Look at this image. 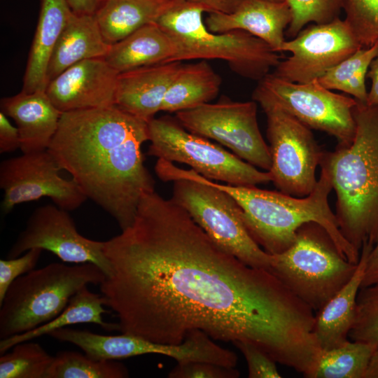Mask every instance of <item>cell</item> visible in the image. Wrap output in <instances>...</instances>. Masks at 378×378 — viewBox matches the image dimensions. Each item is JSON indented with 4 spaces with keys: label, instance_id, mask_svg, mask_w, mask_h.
Returning <instances> with one entry per match:
<instances>
[{
    "label": "cell",
    "instance_id": "6da1fadb",
    "mask_svg": "<svg viewBox=\"0 0 378 378\" xmlns=\"http://www.w3.org/2000/svg\"><path fill=\"white\" fill-rule=\"evenodd\" d=\"M104 250L111 272L100 290L122 333L178 344L198 330L213 340L251 343L297 372L318 351L307 303L270 270L225 251L155 191L142 197L132 224Z\"/></svg>",
    "mask_w": 378,
    "mask_h": 378
},
{
    "label": "cell",
    "instance_id": "7a4b0ae2",
    "mask_svg": "<svg viewBox=\"0 0 378 378\" xmlns=\"http://www.w3.org/2000/svg\"><path fill=\"white\" fill-rule=\"evenodd\" d=\"M146 141L148 123L113 106L62 113L48 150L122 231L142 197L155 191L141 151Z\"/></svg>",
    "mask_w": 378,
    "mask_h": 378
},
{
    "label": "cell",
    "instance_id": "3957f363",
    "mask_svg": "<svg viewBox=\"0 0 378 378\" xmlns=\"http://www.w3.org/2000/svg\"><path fill=\"white\" fill-rule=\"evenodd\" d=\"M356 132L349 145L325 151L320 165L328 169L336 192L335 216L345 239L360 251L378 238V104L356 102Z\"/></svg>",
    "mask_w": 378,
    "mask_h": 378
},
{
    "label": "cell",
    "instance_id": "277c9868",
    "mask_svg": "<svg viewBox=\"0 0 378 378\" xmlns=\"http://www.w3.org/2000/svg\"><path fill=\"white\" fill-rule=\"evenodd\" d=\"M320 166L321 175L314 189L304 197L263 190L256 186H232L211 181L237 201L248 232L269 254H279L288 249L294 242L298 229L313 221L326 230L349 262L357 264L360 253L340 230L335 214L328 204V195L332 190L330 176L326 167Z\"/></svg>",
    "mask_w": 378,
    "mask_h": 378
},
{
    "label": "cell",
    "instance_id": "5b68a950",
    "mask_svg": "<svg viewBox=\"0 0 378 378\" xmlns=\"http://www.w3.org/2000/svg\"><path fill=\"white\" fill-rule=\"evenodd\" d=\"M155 171L163 181L173 182L171 200L182 207L211 239L246 265L271 270L272 256L248 232L237 201L192 169L158 159Z\"/></svg>",
    "mask_w": 378,
    "mask_h": 378
},
{
    "label": "cell",
    "instance_id": "8992f818",
    "mask_svg": "<svg viewBox=\"0 0 378 378\" xmlns=\"http://www.w3.org/2000/svg\"><path fill=\"white\" fill-rule=\"evenodd\" d=\"M204 12L196 4L175 0L156 20L174 41L176 53L172 62L220 59L237 74L258 81L280 62L279 52L247 31H209L203 21Z\"/></svg>",
    "mask_w": 378,
    "mask_h": 378
},
{
    "label": "cell",
    "instance_id": "52a82bcc",
    "mask_svg": "<svg viewBox=\"0 0 378 378\" xmlns=\"http://www.w3.org/2000/svg\"><path fill=\"white\" fill-rule=\"evenodd\" d=\"M103 270L92 262H51L16 279L0 303V338L29 331L56 317L88 284H100Z\"/></svg>",
    "mask_w": 378,
    "mask_h": 378
},
{
    "label": "cell",
    "instance_id": "ba28073f",
    "mask_svg": "<svg viewBox=\"0 0 378 378\" xmlns=\"http://www.w3.org/2000/svg\"><path fill=\"white\" fill-rule=\"evenodd\" d=\"M272 256L270 271L314 312L350 280L357 267L341 253L326 230L313 221L298 229L288 249Z\"/></svg>",
    "mask_w": 378,
    "mask_h": 378
},
{
    "label": "cell",
    "instance_id": "9c48e42d",
    "mask_svg": "<svg viewBox=\"0 0 378 378\" xmlns=\"http://www.w3.org/2000/svg\"><path fill=\"white\" fill-rule=\"evenodd\" d=\"M148 155L184 163L211 181L250 186L272 182L269 172H261L206 138L185 129L176 120L164 116L148 122Z\"/></svg>",
    "mask_w": 378,
    "mask_h": 378
},
{
    "label": "cell",
    "instance_id": "30bf717a",
    "mask_svg": "<svg viewBox=\"0 0 378 378\" xmlns=\"http://www.w3.org/2000/svg\"><path fill=\"white\" fill-rule=\"evenodd\" d=\"M253 99L267 118L272 182L283 193L297 197L309 195L317 183L316 169L325 151L309 127L267 98L253 95Z\"/></svg>",
    "mask_w": 378,
    "mask_h": 378
},
{
    "label": "cell",
    "instance_id": "8fae6325",
    "mask_svg": "<svg viewBox=\"0 0 378 378\" xmlns=\"http://www.w3.org/2000/svg\"><path fill=\"white\" fill-rule=\"evenodd\" d=\"M253 95L273 102L310 129L335 136L338 145H349L354 137L353 108L357 100L332 92L317 80L299 83L268 74Z\"/></svg>",
    "mask_w": 378,
    "mask_h": 378
},
{
    "label": "cell",
    "instance_id": "7c38bea8",
    "mask_svg": "<svg viewBox=\"0 0 378 378\" xmlns=\"http://www.w3.org/2000/svg\"><path fill=\"white\" fill-rule=\"evenodd\" d=\"M176 117L188 131L216 141L255 167L270 170V147L259 129L254 100L206 103L178 111Z\"/></svg>",
    "mask_w": 378,
    "mask_h": 378
},
{
    "label": "cell",
    "instance_id": "4fadbf2b",
    "mask_svg": "<svg viewBox=\"0 0 378 378\" xmlns=\"http://www.w3.org/2000/svg\"><path fill=\"white\" fill-rule=\"evenodd\" d=\"M62 170L48 150L23 153L1 162L0 187L4 190L1 207L6 214L18 204L48 197L68 211L87 200L76 182L59 175Z\"/></svg>",
    "mask_w": 378,
    "mask_h": 378
},
{
    "label": "cell",
    "instance_id": "5bb4252c",
    "mask_svg": "<svg viewBox=\"0 0 378 378\" xmlns=\"http://www.w3.org/2000/svg\"><path fill=\"white\" fill-rule=\"evenodd\" d=\"M361 48L344 20L314 24L284 42L279 52H290L291 55L280 61L273 74L290 82L309 83Z\"/></svg>",
    "mask_w": 378,
    "mask_h": 378
},
{
    "label": "cell",
    "instance_id": "9a60e30c",
    "mask_svg": "<svg viewBox=\"0 0 378 378\" xmlns=\"http://www.w3.org/2000/svg\"><path fill=\"white\" fill-rule=\"evenodd\" d=\"M34 248L50 251L65 263H94L106 276L111 272L104 241L81 235L68 211L56 204L43 205L32 212L25 228L8 251L7 258L18 257Z\"/></svg>",
    "mask_w": 378,
    "mask_h": 378
},
{
    "label": "cell",
    "instance_id": "2e32d148",
    "mask_svg": "<svg viewBox=\"0 0 378 378\" xmlns=\"http://www.w3.org/2000/svg\"><path fill=\"white\" fill-rule=\"evenodd\" d=\"M118 76L104 58L85 59L50 80L46 92L62 113L113 106Z\"/></svg>",
    "mask_w": 378,
    "mask_h": 378
},
{
    "label": "cell",
    "instance_id": "e0dca14e",
    "mask_svg": "<svg viewBox=\"0 0 378 378\" xmlns=\"http://www.w3.org/2000/svg\"><path fill=\"white\" fill-rule=\"evenodd\" d=\"M291 20V10L286 1L242 0L231 13H209L205 24L215 33L247 31L279 52L286 41L284 30Z\"/></svg>",
    "mask_w": 378,
    "mask_h": 378
},
{
    "label": "cell",
    "instance_id": "ac0fdd59",
    "mask_svg": "<svg viewBox=\"0 0 378 378\" xmlns=\"http://www.w3.org/2000/svg\"><path fill=\"white\" fill-rule=\"evenodd\" d=\"M182 64L171 62L118 74L115 105L148 123L161 111L166 92Z\"/></svg>",
    "mask_w": 378,
    "mask_h": 378
},
{
    "label": "cell",
    "instance_id": "d6986e66",
    "mask_svg": "<svg viewBox=\"0 0 378 378\" xmlns=\"http://www.w3.org/2000/svg\"><path fill=\"white\" fill-rule=\"evenodd\" d=\"M48 335L58 341L78 346L85 355L98 360H116L153 354L181 361L188 355L187 346L183 343H156L123 332L118 335H105L65 327L57 329Z\"/></svg>",
    "mask_w": 378,
    "mask_h": 378
},
{
    "label": "cell",
    "instance_id": "ffe728a7",
    "mask_svg": "<svg viewBox=\"0 0 378 378\" xmlns=\"http://www.w3.org/2000/svg\"><path fill=\"white\" fill-rule=\"evenodd\" d=\"M1 111L15 122L22 153L48 150L62 115L46 91L2 98Z\"/></svg>",
    "mask_w": 378,
    "mask_h": 378
},
{
    "label": "cell",
    "instance_id": "44dd1931",
    "mask_svg": "<svg viewBox=\"0 0 378 378\" xmlns=\"http://www.w3.org/2000/svg\"><path fill=\"white\" fill-rule=\"evenodd\" d=\"M373 246L368 241L363 243L352 277L315 314L314 331L322 351L337 347L348 341L355 318L357 296L368 254Z\"/></svg>",
    "mask_w": 378,
    "mask_h": 378
},
{
    "label": "cell",
    "instance_id": "7402d4cb",
    "mask_svg": "<svg viewBox=\"0 0 378 378\" xmlns=\"http://www.w3.org/2000/svg\"><path fill=\"white\" fill-rule=\"evenodd\" d=\"M110 47L94 14L72 12L50 56L46 74L48 83L78 62L104 58Z\"/></svg>",
    "mask_w": 378,
    "mask_h": 378
},
{
    "label": "cell",
    "instance_id": "603a6c76",
    "mask_svg": "<svg viewBox=\"0 0 378 378\" xmlns=\"http://www.w3.org/2000/svg\"><path fill=\"white\" fill-rule=\"evenodd\" d=\"M72 10L66 0H40V12L23 80V91H46L50 56Z\"/></svg>",
    "mask_w": 378,
    "mask_h": 378
},
{
    "label": "cell",
    "instance_id": "cb8c5ba5",
    "mask_svg": "<svg viewBox=\"0 0 378 378\" xmlns=\"http://www.w3.org/2000/svg\"><path fill=\"white\" fill-rule=\"evenodd\" d=\"M176 53L172 37L155 22L148 24L111 45L104 57L118 74L171 62Z\"/></svg>",
    "mask_w": 378,
    "mask_h": 378
},
{
    "label": "cell",
    "instance_id": "d4e9b609",
    "mask_svg": "<svg viewBox=\"0 0 378 378\" xmlns=\"http://www.w3.org/2000/svg\"><path fill=\"white\" fill-rule=\"evenodd\" d=\"M175 0H103L94 13L105 41L112 45L155 22Z\"/></svg>",
    "mask_w": 378,
    "mask_h": 378
},
{
    "label": "cell",
    "instance_id": "484cf974",
    "mask_svg": "<svg viewBox=\"0 0 378 378\" xmlns=\"http://www.w3.org/2000/svg\"><path fill=\"white\" fill-rule=\"evenodd\" d=\"M106 300L102 294L90 291L84 286L69 300L64 310L51 321L29 331L15 335L0 341V354H3L20 342L32 340L48 335L59 328L78 323H94L106 330H119L118 323L104 321L103 314L108 312L104 308Z\"/></svg>",
    "mask_w": 378,
    "mask_h": 378
},
{
    "label": "cell",
    "instance_id": "4316f807",
    "mask_svg": "<svg viewBox=\"0 0 378 378\" xmlns=\"http://www.w3.org/2000/svg\"><path fill=\"white\" fill-rule=\"evenodd\" d=\"M221 82L206 60L182 64L166 92L161 111L177 113L209 103L217 96Z\"/></svg>",
    "mask_w": 378,
    "mask_h": 378
},
{
    "label": "cell",
    "instance_id": "83f0119b",
    "mask_svg": "<svg viewBox=\"0 0 378 378\" xmlns=\"http://www.w3.org/2000/svg\"><path fill=\"white\" fill-rule=\"evenodd\" d=\"M376 349L366 342L348 340L322 351L312 378H364Z\"/></svg>",
    "mask_w": 378,
    "mask_h": 378
},
{
    "label": "cell",
    "instance_id": "f1b7e54d",
    "mask_svg": "<svg viewBox=\"0 0 378 378\" xmlns=\"http://www.w3.org/2000/svg\"><path fill=\"white\" fill-rule=\"evenodd\" d=\"M378 52V42L369 48H361L329 69L317 79L328 90L349 94L358 102L366 103L368 92L365 78L370 64Z\"/></svg>",
    "mask_w": 378,
    "mask_h": 378
},
{
    "label": "cell",
    "instance_id": "f546056e",
    "mask_svg": "<svg viewBox=\"0 0 378 378\" xmlns=\"http://www.w3.org/2000/svg\"><path fill=\"white\" fill-rule=\"evenodd\" d=\"M125 365L116 360H94L74 351L58 352L45 378H126Z\"/></svg>",
    "mask_w": 378,
    "mask_h": 378
},
{
    "label": "cell",
    "instance_id": "4dcf8cb0",
    "mask_svg": "<svg viewBox=\"0 0 378 378\" xmlns=\"http://www.w3.org/2000/svg\"><path fill=\"white\" fill-rule=\"evenodd\" d=\"M1 354L0 378H45L54 356L31 340L14 345Z\"/></svg>",
    "mask_w": 378,
    "mask_h": 378
},
{
    "label": "cell",
    "instance_id": "1f68e13d",
    "mask_svg": "<svg viewBox=\"0 0 378 378\" xmlns=\"http://www.w3.org/2000/svg\"><path fill=\"white\" fill-rule=\"evenodd\" d=\"M349 337L378 348V284L360 288Z\"/></svg>",
    "mask_w": 378,
    "mask_h": 378
},
{
    "label": "cell",
    "instance_id": "d6a6232c",
    "mask_svg": "<svg viewBox=\"0 0 378 378\" xmlns=\"http://www.w3.org/2000/svg\"><path fill=\"white\" fill-rule=\"evenodd\" d=\"M344 20L362 48L378 42V0H343Z\"/></svg>",
    "mask_w": 378,
    "mask_h": 378
},
{
    "label": "cell",
    "instance_id": "836d02e7",
    "mask_svg": "<svg viewBox=\"0 0 378 378\" xmlns=\"http://www.w3.org/2000/svg\"><path fill=\"white\" fill-rule=\"evenodd\" d=\"M343 0H286L292 13L287 35L294 38L309 23L325 24L339 18Z\"/></svg>",
    "mask_w": 378,
    "mask_h": 378
},
{
    "label": "cell",
    "instance_id": "e575fe53",
    "mask_svg": "<svg viewBox=\"0 0 378 378\" xmlns=\"http://www.w3.org/2000/svg\"><path fill=\"white\" fill-rule=\"evenodd\" d=\"M43 250L34 248L22 255L0 260V303L10 284L20 276L35 269Z\"/></svg>",
    "mask_w": 378,
    "mask_h": 378
},
{
    "label": "cell",
    "instance_id": "d590c367",
    "mask_svg": "<svg viewBox=\"0 0 378 378\" xmlns=\"http://www.w3.org/2000/svg\"><path fill=\"white\" fill-rule=\"evenodd\" d=\"M235 367H228L206 361L177 363L168 374L169 378H237Z\"/></svg>",
    "mask_w": 378,
    "mask_h": 378
},
{
    "label": "cell",
    "instance_id": "8d00e7d4",
    "mask_svg": "<svg viewBox=\"0 0 378 378\" xmlns=\"http://www.w3.org/2000/svg\"><path fill=\"white\" fill-rule=\"evenodd\" d=\"M244 355L249 378H280L276 361L256 346L245 342L233 344Z\"/></svg>",
    "mask_w": 378,
    "mask_h": 378
},
{
    "label": "cell",
    "instance_id": "74e56055",
    "mask_svg": "<svg viewBox=\"0 0 378 378\" xmlns=\"http://www.w3.org/2000/svg\"><path fill=\"white\" fill-rule=\"evenodd\" d=\"M20 148V139L17 127L13 126L7 116L0 112V153H10Z\"/></svg>",
    "mask_w": 378,
    "mask_h": 378
},
{
    "label": "cell",
    "instance_id": "f35d334b",
    "mask_svg": "<svg viewBox=\"0 0 378 378\" xmlns=\"http://www.w3.org/2000/svg\"><path fill=\"white\" fill-rule=\"evenodd\" d=\"M202 7L205 12L231 13L242 0H186Z\"/></svg>",
    "mask_w": 378,
    "mask_h": 378
},
{
    "label": "cell",
    "instance_id": "ab89813d",
    "mask_svg": "<svg viewBox=\"0 0 378 378\" xmlns=\"http://www.w3.org/2000/svg\"><path fill=\"white\" fill-rule=\"evenodd\" d=\"M378 284V238L370 251L365 268L361 288Z\"/></svg>",
    "mask_w": 378,
    "mask_h": 378
},
{
    "label": "cell",
    "instance_id": "60d3db41",
    "mask_svg": "<svg viewBox=\"0 0 378 378\" xmlns=\"http://www.w3.org/2000/svg\"><path fill=\"white\" fill-rule=\"evenodd\" d=\"M367 77L371 79L372 85L368 92L366 104H378V52L370 64Z\"/></svg>",
    "mask_w": 378,
    "mask_h": 378
},
{
    "label": "cell",
    "instance_id": "b9f144b4",
    "mask_svg": "<svg viewBox=\"0 0 378 378\" xmlns=\"http://www.w3.org/2000/svg\"><path fill=\"white\" fill-rule=\"evenodd\" d=\"M72 12L77 14H94L102 0H66Z\"/></svg>",
    "mask_w": 378,
    "mask_h": 378
},
{
    "label": "cell",
    "instance_id": "7bdbcfd3",
    "mask_svg": "<svg viewBox=\"0 0 378 378\" xmlns=\"http://www.w3.org/2000/svg\"><path fill=\"white\" fill-rule=\"evenodd\" d=\"M364 378H378V348L371 358Z\"/></svg>",
    "mask_w": 378,
    "mask_h": 378
},
{
    "label": "cell",
    "instance_id": "ee69618b",
    "mask_svg": "<svg viewBox=\"0 0 378 378\" xmlns=\"http://www.w3.org/2000/svg\"><path fill=\"white\" fill-rule=\"evenodd\" d=\"M270 1H285L286 0H270Z\"/></svg>",
    "mask_w": 378,
    "mask_h": 378
},
{
    "label": "cell",
    "instance_id": "f6af8a7d",
    "mask_svg": "<svg viewBox=\"0 0 378 378\" xmlns=\"http://www.w3.org/2000/svg\"><path fill=\"white\" fill-rule=\"evenodd\" d=\"M103 1V0H102Z\"/></svg>",
    "mask_w": 378,
    "mask_h": 378
}]
</instances>
